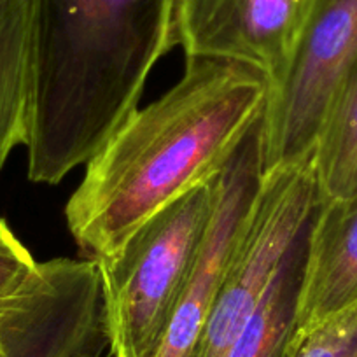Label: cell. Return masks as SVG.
<instances>
[{"instance_id": "14", "label": "cell", "mask_w": 357, "mask_h": 357, "mask_svg": "<svg viewBox=\"0 0 357 357\" xmlns=\"http://www.w3.org/2000/svg\"><path fill=\"white\" fill-rule=\"evenodd\" d=\"M11 240H16L15 233L11 231V228H9L8 225H6L4 219L0 218V242H11Z\"/></svg>"}, {"instance_id": "11", "label": "cell", "mask_w": 357, "mask_h": 357, "mask_svg": "<svg viewBox=\"0 0 357 357\" xmlns=\"http://www.w3.org/2000/svg\"><path fill=\"white\" fill-rule=\"evenodd\" d=\"M310 225L282 261L259 307L226 357H291L298 335V303Z\"/></svg>"}, {"instance_id": "10", "label": "cell", "mask_w": 357, "mask_h": 357, "mask_svg": "<svg viewBox=\"0 0 357 357\" xmlns=\"http://www.w3.org/2000/svg\"><path fill=\"white\" fill-rule=\"evenodd\" d=\"M32 53L33 0H0V170L26 144Z\"/></svg>"}, {"instance_id": "13", "label": "cell", "mask_w": 357, "mask_h": 357, "mask_svg": "<svg viewBox=\"0 0 357 357\" xmlns=\"http://www.w3.org/2000/svg\"><path fill=\"white\" fill-rule=\"evenodd\" d=\"M37 264L18 238L0 242V298L18 291L33 275Z\"/></svg>"}, {"instance_id": "12", "label": "cell", "mask_w": 357, "mask_h": 357, "mask_svg": "<svg viewBox=\"0 0 357 357\" xmlns=\"http://www.w3.org/2000/svg\"><path fill=\"white\" fill-rule=\"evenodd\" d=\"M310 163L322 204L357 193V60L329 102Z\"/></svg>"}, {"instance_id": "4", "label": "cell", "mask_w": 357, "mask_h": 357, "mask_svg": "<svg viewBox=\"0 0 357 357\" xmlns=\"http://www.w3.org/2000/svg\"><path fill=\"white\" fill-rule=\"evenodd\" d=\"M319 205L310 161L264 174L225 268L195 357H226Z\"/></svg>"}, {"instance_id": "3", "label": "cell", "mask_w": 357, "mask_h": 357, "mask_svg": "<svg viewBox=\"0 0 357 357\" xmlns=\"http://www.w3.org/2000/svg\"><path fill=\"white\" fill-rule=\"evenodd\" d=\"M215 177L153 215L114 254L95 261L112 357H153L204 249L218 198Z\"/></svg>"}, {"instance_id": "2", "label": "cell", "mask_w": 357, "mask_h": 357, "mask_svg": "<svg viewBox=\"0 0 357 357\" xmlns=\"http://www.w3.org/2000/svg\"><path fill=\"white\" fill-rule=\"evenodd\" d=\"M183 0H33L26 174L54 186L139 109L158 61L181 46Z\"/></svg>"}, {"instance_id": "9", "label": "cell", "mask_w": 357, "mask_h": 357, "mask_svg": "<svg viewBox=\"0 0 357 357\" xmlns=\"http://www.w3.org/2000/svg\"><path fill=\"white\" fill-rule=\"evenodd\" d=\"M357 301V193L319 205L307 242L298 335Z\"/></svg>"}, {"instance_id": "8", "label": "cell", "mask_w": 357, "mask_h": 357, "mask_svg": "<svg viewBox=\"0 0 357 357\" xmlns=\"http://www.w3.org/2000/svg\"><path fill=\"white\" fill-rule=\"evenodd\" d=\"M312 0H183L186 58L231 61L280 79L300 39Z\"/></svg>"}, {"instance_id": "5", "label": "cell", "mask_w": 357, "mask_h": 357, "mask_svg": "<svg viewBox=\"0 0 357 357\" xmlns=\"http://www.w3.org/2000/svg\"><path fill=\"white\" fill-rule=\"evenodd\" d=\"M357 60V0H312L286 70L261 116L264 174L312 160L340 81Z\"/></svg>"}, {"instance_id": "6", "label": "cell", "mask_w": 357, "mask_h": 357, "mask_svg": "<svg viewBox=\"0 0 357 357\" xmlns=\"http://www.w3.org/2000/svg\"><path fill=\"white\" fill-rule=\"evenodd\" d=\"M95 261L56 257L0 298V357H84L107 349Z\"/></svg>"}, {"instance_id": "1", "label": "cell", "mask_w": 357, "mask_h": 357, "mask_svg": "<svg viewBox=\"0 0 357 357\" xmlns=\"http://www.w3.org/2000/svg\"><path fill=\"white\" fill-rule=\"evenodd\" d=\"M270 79L186 58L183 77L128 116L84 165L65 221L86 259L114 254L144 222L221 174L263 116Z\"/></svg>"}, {"instance_id": "15", "label": "cell", "mask_w": 357, "mask_h": 357, "mask_svg": "<svg viewBox=\"0 0 357 357\" xmlns=\"http://www.w3.org/2000/svg\"><path fill=\"white\" fill-rule=\"evenodd\" d=\"M84 357H104V354H89V356H84Z\"/></svg>"}, {"instance_id": "7", "label": "cell", "mask_w": 357, "mask_h": 357, "mask_svg": "<svg viewBox=\"0 0 357 357\" xmlns=\"http://www.w3.org/2000/svg\"><path fill=\"white\" fill-rule=\"evenodd\" d=\"M264 177L261 119L215 177V211L198 263L153 357H195L222 273Z\"/></svg>"}]
</instances>
